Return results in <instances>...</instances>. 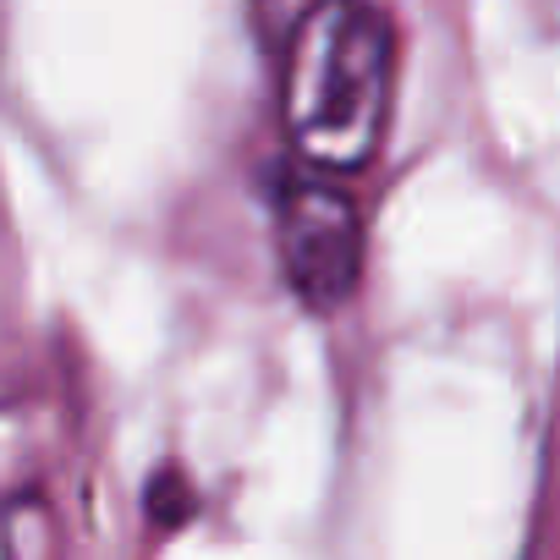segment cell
<instances>
[{
    "instance_id": "6da1fadb",
    "label": "cell",
    "mask_w": 560,
    "mask_h": 560,
    "mask_svg": "<svg viewBox=\"0 0 560 560\" xmlns=\"http://www.w3.org/2000/svg\"><path fill=\"white\" fill-rule=\"evenodd\" d=\"M396 34L374 0H308L287 39L280 116L308 171H363L390 127Z\"/></svg>"
},
{
    "instance_id": "7a4b0ae2",
    "label": "cell",
    "mask_w": 560,
    "mask_h": 560,
    "mask_svg": "<svg viewBox=\"0 0 560 560\" xmlns=\"http://www.w3.org/2000/svg\"><path fill=\"white\" fill-rule=\"evenodd\" d=\"M280 275L308 314H336L363 275V214L319 171L292 176L275 198Z\"/></svg>"
},
{
    "instance_id": "3957f363",
    "label": "cell",
    "mask_w": 560,
    "mask_h": 560,
    "mask_svg": "<svg viewBox=\"0 0 560 560\" xmlns=\"http://www.w3.org/2000/svg\"><path fill=\"white\" fill-rule=\"evenodd\" d=\"M0 560H18V516L0 511Z\"/></svg>"
}]
</instances>
